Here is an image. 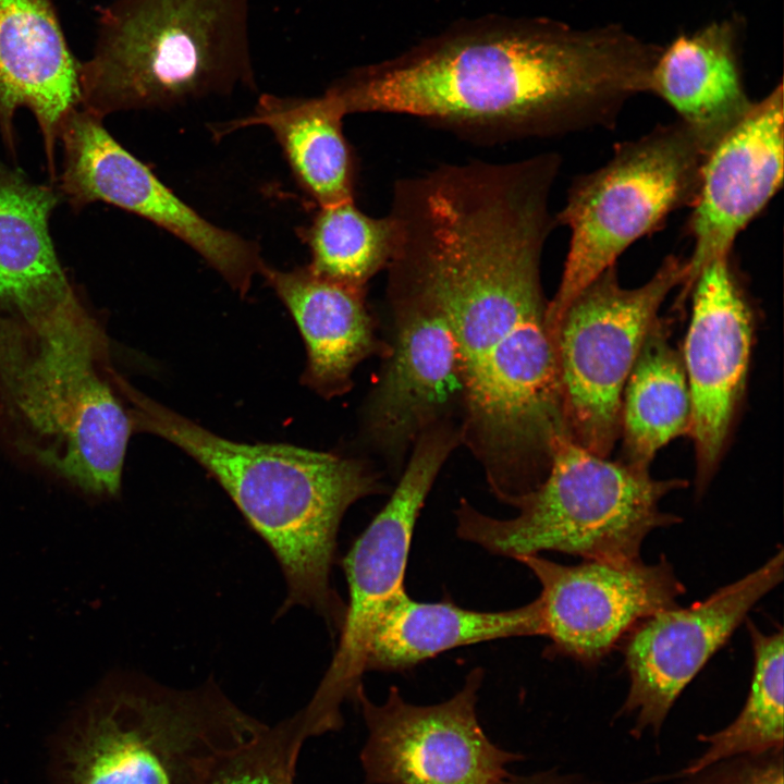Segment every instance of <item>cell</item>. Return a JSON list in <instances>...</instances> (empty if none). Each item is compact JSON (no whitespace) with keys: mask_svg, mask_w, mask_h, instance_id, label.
<instances>
[{"mask_svg":"<svg viewBox=\"0 0 784 784\" xmlns=\"http://www.w3.org/2000/svg\"><path fill=\"white\" fill-rule=\"evenodd\" d=\"M555 180L528 159L444 163L397 180L388 212L385 270L445 316L458 354L461 443L510 505L544 479L568 438L541 280Z\"/></svg>","mask_w":784,"mask_h":784,"instance_id":"6da1fadb","label":"cell"},{"mask_svg":"<svg viewBox=\"0 0 784 784\" xmlns=\"http://www.w3.org/2000/svg\"><path fill=\"white\" fill-rule=\"evenodd\" d=\"M659 51L614 28L465 29L330 87L345 115L399 113L485 140L612 127L649 90Z\"/></svg>","mask_w":784,"mask_h":784,"instance_id":"7a4b0ae2","label":"cell"},{"mask_svg":"<svg viewBox=\"0 0 784 784\" xmlns=\"http://www.w3.org/2000/svg\"><path fill=\"white\" fill-rule=\"evenodd\" d=\"M105 332L72 292L34 311H0V422L13 448L98 498L121 489L135 431Z\"/></svg>","mask_w":784,"mask_h":784,"instance_id":"3957f363","label":"cell"},{"mask_svg":"<svg viewBox=\"0 0 784 784\" xmlns=\"http://www.w3.org/2000/svg\"><path fill=\"white\" fill-rule=\"evenodd\" d=\"M135 430L161 437L201 465L268 543L285 576L281 612L304 605L331 630L346 605L330 575L341 520L356 501L385 491L365 462L283 443L224 439L127 385Z\"/></svg>","mask_w":784,"mask_h":784,"instance_id":"277c9868","label":"cell"},{"mask_svg":"<svg viewBox=\"0 0 784 784\" xmlns=\"http://www.w3.org/2000/svg\"><path fill=\"white\" fill-rule=\"evenodd\" d=\"M248 0H114L79 63V108L103 119L253 82Z\"/></svg>","mask_w":784,"mask_h":784,"instance_id":"5b68a950","label":"cell"},{"mask_svg":"<svg viewBox=\"0 0 784 784\" xmlns=\"http://www.w3.org/2000/svg\"><path fill=\"white\" fill-rule=\"evenodd\" d=\"M266 725L212 682L175 689L112 675L66 736L63 784H206L222 758Z\"/></svg>","mask_w":784,"mask_h":784,"instance_id":"8992f818","label":"cell"},{"mask_svg":"<svg viewBox=\"0 0 784 784\" xmlns=\"http://www.w3.org/2000/svg\"><path fill=\"white\" fill-rule=\"evenodd\" d=\"M686 486L684 479H656L649 470L610 461L563 438L544 479L514 505V517L495 518L462 500L456 532L515 560L542 551L585 560L639 559L651 531L681 520L662 512L660 502Z\"/></svg>","mask_w":784,"mask_h":784,"instance_id":"52a82bcc","label":"cell"},{"mask_svg":"<svg viewBox=\"0 0 784 784\" xmlns=\"http://www.w3.org/2000/svg\"><path fill=\"white\" fill-rule=\"evenodd\" d=\"M707 155L678 120L617 144L603 166L573 181L554 216L555 225L567 226L571 237L560 284L548 304L552 335L587 284L673 211L691 206Z\"/></svg>","mask_w":784,"mask_h":784,"instance_id":"ba28073f","label":"cell"},{"mask_svg":"<svg viewBox=\"0 0 784 784\" xmlns=\"http://www.w3.org/2000/svg\"><path fill=\"white\" fill-rule=\"evenodd\" d=\"M686 275V260L666 256L642 285H621L616 265L568 304L554 331L568 439L609 457L620 438L623 390L659 311Z\"/></svg>","mask_w":784,"mask_h":784,"instance_id":"9c48e42d","label":"cell"},{"mask_svg":"<svg viewBox=\"0 0 784 784\" xmlns=\"http://www.w3.org/2000/svg\"><path fill=\"white\" fill-rule=\"evenodd\" d=\"M449 422L424 431L389 501L343 559L348 604L340 641L319 686L298 712L309 738L338 731L341 707L362 686L370 633L384 605L404 589V576L416 520L452 451L461 444Z\"/></svg>","mask_w":784,"mask_h":784,"instance_id":"30bf717a","label":"cell"},{"mask_svg":"<svg viewBox=\"0 0 784 784\" xmlns=\"http://www.w3.org/2000/svg\"><path fill=\"white\" fill-rule=\"evenodd\" d=\"M59 138L64 158L57 189L73 210L102 201L149 220L193 248L240 295L248 292L264 265L256 243L200 216L120 145L102 119L77 108Z\"/></svg>","mask_w":784,"mask_h":784,"instance_id":"8fae6325","label":"cell"},{"mask_svg":"<svg viewBox=\"0 0 784 784\" xmlns=\"http://www.w3.org/2000/svg\"><path fill=\"white\" fill-rule=\"evenodd\" d=\"M482 679L475 669L453 697L429 706L407 702L394 686L376 703L362 685L354 700L368 731L360 752L365 784H502L520 756L482 730L476 714Z\"/></svg>","mask_w":784,"mask_h":784,"instance_id":"7c38bea8","label":"cell"},{"mask_svg":"<svg viewBox=\"0 0 784 784\" xmlns=\"http://www.w3.org/2000/svg\"><path fill=\"white\" fill-rule=\"evenodd\" d=\"M783 565L784 552L780 549L762 566L705 600L656 612L624 637L629 688L616 716L633 720L629 733L634 738L647 732L660 734L685 687L747 618L752 607L782 581Z\"/></svg>","mask_w":784,"mask_h":784,"instance_id":"4fadbf2b","label":"cell"},{"mask_svg":"<svg viewBox=\"0 0 784 784\" xmlns=\"http://www.w3.org/2000/svg\"><path fill=\"white\" fill-rule=\"evenodd\" d=\"M391 343L364 409L367 438L396 464L427 429L462 411L458 354L439 307L409 283L388 274Z\"/></svg>","mask_w":784,"mask_h":784,"instance_id":"5bb4252c","label":"cell"},{"mask_svg":"<svg viewBox=\"0 0 784 784\" xmlns=\"http://www.w3.org/2000/svg\"><path fill=\"white\" fill-rule=\"evenodd\" d=\"M538 579L536 598L548 656L599 662L647 616L677 605L685 588L664 559L585 560L564 565L539 554L516 559Z\"/></svg>","mask_w":784,"mask_h":784,"instance_id":"9a60e30c","label":"cell"},{"mask_svg":"<svg viewBox=\"0 0 784 784\" xmlns=\"http://www.w3.org/2000/svg\"><path fill=\"white\" fill-rule=\"evenodd\" d=\"M732 253L706 265L688 293L691 314L681 352L691 401L689 436L699 493L725 452L745 393L754 342V310Z\"/></svg>","mask_w":784,"mask_h":784,"instance_id":"2e32d148","label":"cell"},{"mask_svg":"<svg viewBox=\"0 0 784 784\" xmlns=\"http://www.w3.org/2000/svg\"><path fill=\"white\" fill-rule=\"evenodd\" d=\"M779 84L707 155L687 229L693 241L677 306L700 270L732 253L739 233L783 184L784 102Z\"/></svg>","mask_w":784,"mask_h":784,"instance_id":"e0dca14e","label":"cell"},{"mask_svg":"<svg viewBox=\"0 0 784 784\" xmlns=\"http://www.w3.org/2000/svg\"><path fill=\"white\" fill-rule=\"evenodd\" d=\"M78 66L52 0H0V133L15 159L13 117L27 108L41 132L52 183L61 126L79 108Z\"/></svg>","mask_w":784,"mask_h":784,"instance_id":"ac0fdd59","label":"cell"},{"mask_svg":"<svg viewBox=\"0 0 784 784\" xmlns=\"http://www.w3.org/2000/svg\"><path fill=\"white\" fill-rule=\"evenodd\" d=\"M259 274L299 329L307 351L302 383L319 395L346 393L359 363L387 355L389 346L377 336L366 289L321 278L307 266L282 271L264 264Z\"/></svg>","mask_w":784,"mask_h":784,"instance_id":"d6986e66","label":"cell"},{"mask_svg":"<svg viewBox=\"0 0 784 784\" xmlns=\"http://www.w3.org/2000/svg\"><path fill=\"white\" fill-rule=\"evenodd\" d=\"M648 91L676 111L709 154L754 103L743 82L735 25L714 22L674 39L659 52Z\"/></svg>","mask_w":784,"mask_h":784,"instance_id":"ffe728a7","label":"cell"},{"mask_svg":"<svg viewBox=\"0 0 784 784\" xmlns=\"http://www.w3.org/2000/svg\"><path fill=\"white\" fill-rule=\"evenodd\" d=\"M518 636H541L536 599L507 611L479 612L452 602H419L403 589L375 622L365 672L403 671L449 649Z\"/></svg>","mask_w":784,"mask_h":784,"instance_id":"44dd1931","label":"cell"},{"mask_svg":"<svg viewBox=\"0 0 784 784\" xmlns=\"http://www.w3.org/2000/svg\"><path fill=\"white\" fill-rule=\"evenodd\" d=\"M61 195L0 157V311L53 305L72 287L58 257L50 218Z\"/></svg>","mask_w":784,"mask_h":784,"instance_id":"7402d4cb","label":"cell"},{"mask_svg":"<svg viewBox=\"0 0 784 784\" xmlns=\"http://www.w3.org/2000/svg\"><path fill=\"white\" fill-rule=\"evenodd\" d=\"M345 114L326 91L314 98L264 95L253 114L215 128L217 138L253 125L270 128L295 180L319 207L353 200L356 159L346 139Z\"/></svg>","mask_w":784,"mask_h":784,"instance_id":"603a6c76","label":"cell"},{"mask_svg":"<svg viewBox=\"0 0 784 784\" xmlns=\"http://www.w3.org/2000/svg\"><path fill=\"white\" fill-rule=\"evenodd\" d=\"M661 317L650 328L625 383L620 415L623 460L649 470L657 452L689 434L690 393L682 352Z\"/></svg>","mask_w":784,"mask_h":784,"instance_id":"cb8c5ba5","label":"cell"},{"mask_svg":"<svg viewBox=\"0 0 784 784\" xmlns=\"http://www.w3.org/2000/svg\"><path fill=\"white\" fill-rule=\"evenodd\" d=\"M747 627L754 670L744 707L725 727L698 736L707 747L678 774H690L727 758L784 747L783 630L764 634L750 621Z\"/></svg>","mask_w":784,"mask_h":784,"instance_id":"d4e9b609","label":"cell"},{"mask_svg":"<svg viewBox=\"0 0 784 784\" xmlns=\"http://www.w3.org/2000/svg\"><path fill=\"white\" fill-rule=\"evenodd\" d=\"M299 236L309 247L307 267L342 284L367 287L385 269L394 244V224L387 213L371 217L353 200L319 207Z\"/></svg>","mask_w":784,"mask_h":784,"instance_id":"484cf974","label":"cell"},{"mask_svg":"<svg viewBox=\"0 0 784 784\" xmlns=\"http://www.w3.org/2000/svg\"><path fill=\"white\" fill-rule=\"evenodd\" d=\"M306 740L297 713L267 724L222 758L206 784H295L297 761Z\"/></svg>","mask_w":784,"mask_h":784,"instance_id":"4316f807","label":"cell"},{"mask_svg":"<svg viewBox=\"0 0 784 784\" xmlns=\"http://www.w3.org/2000/svg\"><path fill=\"white\" fill-rule=\"evenodd\" d=\"M676 779V784H784V747L727 758Z\"/></svg>","mask_w":784,"mask_h":784,"instance_id":"83f0119b","label":"cell"},{"mask_svg":"<svg viewBox=\"0 0 784 784\" xmlns=\"http://www.w3.org/2000/svg\"><path fill=\"white\" fill-rule=\"evenodd\" d=\"M502 784H636L609 783L589 775L553 768L529 774L509 775Z\"/></svg>","mask_w":784,"mask_h":784,"instance_id":"f1b7e54d","label":"cell"}]
</instances>
